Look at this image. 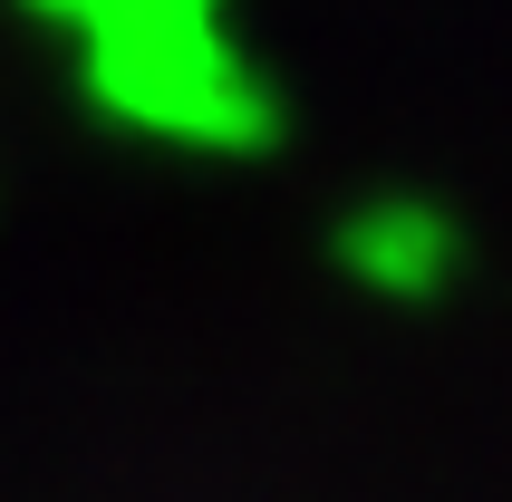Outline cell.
Segmentation results:
<instances>
[{"label": "cell", "mask_w": 512, "mask_h": 502, "mask_svg": "<svg viewBox=\"0 0 512 502\" xmlns=\"http://www.w3.org/2000/svg\"><path fill=\"white\" fill-rule=\"evenodd\" d=\"M68 68H78V107L107 136L203 165H252L290 145V97L232 39V10H107L68 39Z\"/></svg>", "instance_id": "obj_1"}, {"label": "cell", "mask_w": 512, "mask_h": 502, "mask_svg": "<svg viewBox=\"0 0 512 502\" xmlns=\"http://www.w3.org/2000/svg\"><path fill=\"white\" fill-rule=\"evenodd\" d=\"M329 271L377 309H445L474 271V232L426 184H368L329 213Z\"/></svg>", "instance_id": "obj_2"}, {"label": "cell", "mask_w": 512, "mask_h": 502, "mask_svg": "<svg viewBox=\"0 0 512 502\" xmlns=\"http://www.w3.org/2000/svg\"><path fill=\"white\" fill-rule=\"evenodd\" d=\"M78 10H87V0H10V20L49 29V39H68V29H78Z\"/></svg>", "instance_id": "obj_3"}, {"label": "cell", "mask_w": 512, "mask_h": 502, "mask_svg": "<svg viewBox=\"0 0 512 502\" xmlns=\"http://www.w3.org/2000/svg\"><path fill=\"white\" fill-rule=\"evenodd\" d=\"M107 10H232V0H87L78 29H87V20H107ZM78 29H68V39H78Z\"/></svg>", "instance_id": "obj_4"}]
</instances>
